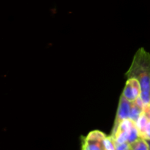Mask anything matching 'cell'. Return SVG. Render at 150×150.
I'll use <instances>...</instances> for the list:
<instances>
[{"label":"cell","instance_id":"9","mask_svg":"<svg viewBox=\"0 0 150 150\" xmlns=\"http://www.w3.org/2000/svg\"><path fill=\"white\" fill-rule=\"evenodd\" d=\"M140 137V135H139V130H138L136 125H135L134 127H132V129L130 130V131L128 133V138H127V142L129 144H131L133 142H136V140L139 139Z\"/></svg>","mask_w":150,"mask_h":150},{"label":"cell","instance_id":"11","mask_svg":"<svg viewBox=\"0 0 150 150\" xmlns=\"http://www.w3.org/2000/svg\"><path fill=\"white\" fill-rule=\"evenodd\" d=\"M116 150H130V144L128 142L116 145Z\"/></svg>","mask_w":150,"mask_h":150},{"label":"cell","instance_id":"5","mask_svg":"<svg viewBox=\"0 0 150 150\" xmlns=\"http://www.w3.org/2000/svg\"><path fill=\"white\" fill-rule=\"evenodd\" d=\"M81 145H83L88 150H105L103 144V141H89L83 138Z\"/></svg>","mask_w":150,"mask_h":150},{"label":"cell","instance_id":"13","mask_svg":"<svg viewBox=\"0 0 150 150\" xmlns=\"http://www.w3.org/2000/svg\"><path fill=\"white\" fill-rule=\"evenodd\" d=\"M144 111L146 115L149 117V119L150 120V103L145 107L144 109Z\"/></svg>","mask_w":150,"mask_h":150},{"label":"cell","instance_id":"12","mask_svg":"<svg viewBox=\"0 0 150 150\" xmlns=\"http://www.w3.org/2000/svg\"><path fill=\"white\" fill-rule=\"evenodd\" d=\"M142 138L144 139H150V120L147 126H146V130H145V132L144 133Z\"/></svg>","mask_w":150,"mask_h":150},{"label":"cell","instance_id":"7","mask_svg":"<svg viewBox=\"0 0 150 150\" xmlns=\"http://www.w3.org/2000/svg\"><path fill=\"white\" fill-rule=\"evenodd\" d=\"M143 112H144V108L139 106V105H138L137 103H136L135 102H132L130 119H131L133 121H134L135 122H136Z\"/></svg>","mask_w":150,"mask_h":150},{"label":"cell","instance_id":"1","mask_svg":"<svg viewBox=\"0 0 150 150\" xmlns=\"http://www.w3.org/2000/svg\"><path fill=\"white\" fill-rule=\"evenodd\" d=\"M125 76L139 81L142 88L140 97L145 108L150 103V54L144 48L136 51Z\"/></svg>","mask_w":150,"mask_h":150},{"label":"cell","instance_id":"4","mask_svg":"<svg viewBox=\"0 0 150 150\" xmlns=\"http://www.w3.org/2000/svg\"><path fill=\"white\" fill-rule=\"evenodd\" d=\"M149 122V117L146 115L144 111L142 113V115L139 117V118L138 119L137 121L136 122V127H137L138 130H139V135H140L141 138H142V136H143Z\"/></svg>","mask_w":150,"mask_h":150},{"label":"cell","instance_id":"3","mask_svg":"<svg viewBox=\"0 0 150 150\" xmlns=\"http://www.w3.org/2000/svg\"><path fill=\"white\" fill-rule=\"evenodd\" d=\"M142 92V88L139 81L136 79H128L125 83L122 95L130 102H134L139 98Z\"/></svg>","mask_w":150,"mask_h":150},{"label":"cell","instance_id":"10","mask_svg":"<svg viewBox=\"0 0 150 150\" xmlns=\"http://www.w3.org/2000/svg\"><path fill=\"white\" fill-rule=\"evenodd\" d=\"M103 144L105 150H116V144L114 138L111 136H106L103 140Z\"/></svg>","mask_w":150,"mask_h":150},{"label":"cell","instance_id":"6","mask_svg":"<svg viewBox=\"0 0 150 150\" xmlns=\"http://www.w3.org/2000/svg\"><path fill=\"white\" fill-rule=\"evenodd\" d=\"M130 150H149V145L146 139L139 138L138 140L130 144Z\"/></svg>","mask_w":150,"mask_h":150},{"label":"cell","instance_id":"2","mask_svg":"<svg viewBox=\"0 0 150 150\" xmlns=\"http://www.w3.org/2000/svg\"><path fill=\"white\" fill-rule=\"evenodd\" d=\"M131 106L132 102H130L128 100L126 99L123 95H121L120 102H119L118 108H117V115H116L115 120H114V127H113L111 136H114L117 133V129H118L120 123L123 120L130 118Z\"/></svg>","mask_w":150,"mask_h":150},{"label":"cell","instance_id":"14","mask_svg":"<svg viewBox=\"0 0 150 150\" xmlns=\"http://www.w3.org/2000/svg\"><path fill=\"white\" fill-rule=\"evenodd\" d=\"M146 141L148 143V145H149V150H150V139H146Z\"/></svg>","mask_w":150,"mask_h":150},{"label":"cell","instance_id":"8","mask_svg":"<svg viewBox=\"0 0 150 150\" xmlns=\"http://www.w3.org/2000/svg\"><path fill=\"white\" fill-rule=\"evenodd\" d=\"M105 137H106V136L103 132L100 131V130H93V131L90 132L85 139L89 141L102 142V141L104 140Z\"/></svg>","mask_w":150,"mask_h":150}]
</instances>
